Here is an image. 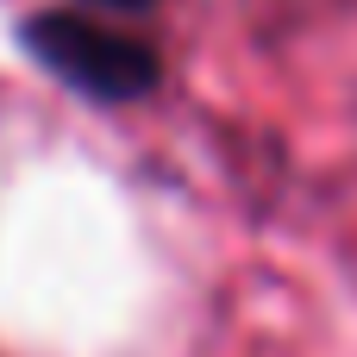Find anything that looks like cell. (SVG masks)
Wrapping results in <instances>:
<instances>
[{"instance_id":"6da1fadb","label":"cell","mask_w":357,"mask_h":357,"mask_svg":"<svg viewBox=\"0 0 357 357\" xmlns=\"http://www.w3.org/2000/svg\"><path fill=\"white\" fill-rule=\"evenodd\" d=\"M19 50L56 75L63 88H75L82 100L100 107H132L144 94H157L163 82V56L151 38H132L82 6H38L19 19Z\"/></svg>"},{"instance_id":"7a4b0ae2","label":"cell","mask_w":357,"mask_h":357,"mask_svg":"<svg viewBox=\"0 0 357 357\" xmlns=\"http://www.w3.org/2000/svg\"><path fill=\"white\" fill-rule=\"evenodd\" d=\"M88 6H107V13H144V6H157V0H88Z\"/></svg>"}]
</instances>
